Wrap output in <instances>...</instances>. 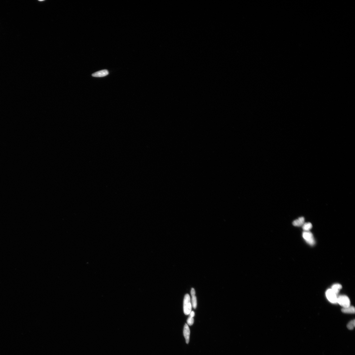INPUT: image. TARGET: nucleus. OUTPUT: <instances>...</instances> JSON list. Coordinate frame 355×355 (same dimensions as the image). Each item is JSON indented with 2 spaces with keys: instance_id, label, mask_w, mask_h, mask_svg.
Returning <instances> with one entry per match:
<instances>
[{
  "instance_id": "nucleus-11",
  "label": "nucleus",
  "mask_w": 355,
  "mask_h": 355,
  "mask_svg": "<svg viewBox=\"0 0 355 355\" xmlns=\"http://www.w3.org/2000/svg\"><path fill=\"white\" fill-rule=\"evenodd\" d=\"M191 303L193 308L196 309L197 306V300L195 295L192 296Z\"/></svg>"
},
{
  "instance_id": "nucleus-5",
  "label": "nucleus",
  "mask_w": 355,
  "mask_h": 355,
  "mask_svg": "<svg viewBox=\"0 0 355 355\" xmlns=\"http://www.w3.org/2000/svg\"><path fill=\"white\" fill-rule=\"evenodd\" d=\"M183 334L185 339L186 342L188 344L190 341V330L187 324H185L184 326Z\"/></svg>"
},
{
  "instance_id": "nucleus-8",
  "label": "nucleus",
  "mask_w": 355,
  "mask_h": 355,
  "mask_svg": "<svg viewBox=\"0 0 355 355\" xmlns=\"http://www.w3.org/2000/svg\"><path fill=\"white\" fill-rule=\"evenodd\" d=\"M355 308L353 306H349L346 308H343L341 310L344 313L354 314L355 313Z\"/></svg>"
},
{
  "instance_id": "nucleus-9",
  "label": "nucleus",
  "mask_w": 355,
  "mask_h": 355,
  "mask_svg": "<svg viewBox=\"0 0 355 355\" xmlns=\"http://www.w3.org/2000/svg\"><path fill=\"white\" fill-rule=\"evenodd\" d=\"M342 288V286L340 284H335L331 287V289L335 294L337 295L340 290Z\"/></svg>"
},
{
  "instance_id": "nucleus-1",
  "label": "nucleus",
  "mask_w": 355,
  "mask_h": 355,
  "mask_svg": "<svg viewBox=\"0 0 355 355\" xmlns=\"http://www.w3.org/2000/svg\"><path fill=\"white\" fill-rule=\"evenodd\" d=\"M192 308L190 296L188 294H186L185 296L183 304V309L184 314L186 315H189L190 312L192 311Z\"/></svg>"
},
{
  "instance_id": "nucleus-6",
  "label": "nucleus",
  "mask_w": 355,
  "mask_h": 355,
  "mask_svg": "<svg viewBox=\"0 0 355 355\" xmlns=\"http://www.w3.org/2000/svg\"><path fill=\"white\" fill-rule=\"evenodd\" d=\"M108 70L104 69L95 72L92 74L93 77H105L109 74Z\"/></svg>"
},
{
  "instance_id": "nucleus-15",
  "label": "nucleus",
  "mask_w": 355,
  "mask_h": 355,
  "mask_svg": "<svg viewBox=\"0 0 355 355\" xmlns=\"http://www.w3.org/2000/svg\"><path fill=\"white\" fill-rule=\"evenodd\" d=\"M195 312L194 311H191L190 314V316L192 317H194L195 316Z\"/></svg>"
},
{
  "instance_id": "nucleus-14",
  "label": "nucleus",
  "mask_w": 355,
  "mask_h": 355,
  "mask_svg": "<svg viewBox=\"0 0 355 355\" xmlns=\"http://www.w3.org/2000/svg\"><path fill=\"white\" fill-rule=\"evenodd\" d=\"M191 296H195V289L193 288H192L191 290Z\"/></svg>"
},
{
  "instance_id": "nucleus-3",
  "label": "nucleus",
  "mask_w": 355,
  "mask_h": 355,
  "mask_svg": "<svg viewBox=\"0 0 355 355\" xmlns=\"http://www.w3.org/2000/svg\"><path fill=\"white\" fill-rule=\"evenodd\" d=\"M303 238L309 245L313 246L315 244V241L312 233L309 231H304L303 233Z\"/></svg>"
},
{
  "instance_id": "nucleus-2",
  "label": "nucleus",
  "mask_w": 355,
  "mask_h": 355,
  "mask_svg": "<svg viewBox=\"0 0 355 355\" xmlns=\"http://www.w3.org/2000/svg\"><path fill=\"white\" fill-rule=\"evenodd\" d=\"M337 303L343 307L346 308L350 306V301L347 296L340 295L338 297Z\"/></svg>"
},
{
  "instance_id": "nucleus-10",
  "label": "nucleus",
  "mask_w": 355,
  "mask_h": 355,
  "mask_svg": "<svg viewBox=\"0 0 355 355\" xmlns=\"http://www.w3.org/2000/svg\"><path fill=\"white\" fill-rule=\"evenodd\" d=\"M312 227V225L311 223H304L302 226L303 229L304 231H309Z\"/></svg>"
},
{
  "instance_id": "nucleus-12",
  "label": "nucleus",
  "mask_w": 355,
  "mask_h": 355,
  "mask_svg": "<svg viewBox=\"0 0 355 355\" xmlns=\"http://www.w3.org/2000/svg\"><path fill=\"white\" fill-rule=\"evenodd\" d=\"M355 320H351L349 322L347 325V327L350 330H352L355 327Z\"/></svg>"
},
{
  "instance_id": "nucleus-7",
  "label": "nucleus",
  "mask_w": 355,
  "mask_h": 355,
  "mask_svg": "<svg viewBox=\"0 0 355 355\" xmlns=\"http://www.w3.org/2000/svg\"><path fill=\"white\" fill-rule=\"evenodd\" d=\"M305 218L303 217H301L298 219L296 220L293 222V225L294 226L297 227H300L302 226L303 224L305 223Z\"/></svg>"
},
{
  "instance_id": "nucleus-13",
  "label": "nucleus",
  "mask_w": 355,
  "mask_h": 355,
  "mask_svg": "<svg viewBox=\"0 0 355 355\" xmlns=\"http://www.w3.org/2000/svg\"><path fill=\"white\" fill-rule=\"evenodd\" d=\"M194 322V319L193 317L190 316L189 317L187 320V324L188 326H191L193 325Z\"/></svg>"
},
{
  "instance_id": "nucleus-4",
  "label": "nucleus",
  "mask_w": 355,
  "mask_h": 355,
  "mask_svg": "<svg viewBox=\"0 0 355 355\" xmlns=\"http://www.w3.org/2000/svg\"><path fill=\"white\" fill-rule=\"evenodd\" d=\"M326 296L328 300L332 303H337V295L332 291L331 289L327 290L326 293Z\"/></svg>"
}]
</instances>
